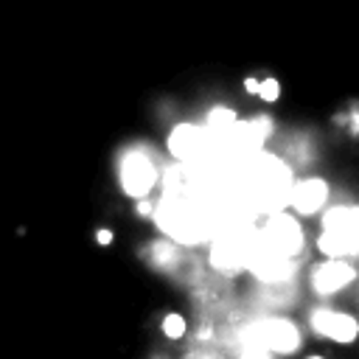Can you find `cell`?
Masks as SVG:
<instances>
[{
  "instance_id": "6da1fadb",
  "label": "cell",
  "mask_w": 359,
  "mask_h": 359,
  "mask_svg": "<svg viewBox=\"0 0 359 359\" xmlns=\"http://www.w3.org/2000/svg\"><path fill=\"white\" fill-rule=\"evenodd\" d=\"M154 222L174 244H202L210 241L222 227V205L213 196L199 194H163L154 202Z\"/></svg>"
},
{
  "instance_id": "7a4b0ae2",
  "label": "cell",
  "mask_w": 359,
  "mask_h": 359,
  "mask_svg": "<svg viewBox=\"0 0 359 359\" xmlns=\"http://www.w3.org/2000/svg\"><path fill=\"white\" fill-rule=\"evenodd\" d=\"M255 241H258V224H224L210 238V266L224 275L247 269Z\"/></svg>"
},
{
  "instance_id": "3957f363",
  "label": "cell",
  "mask_w": 359,
  "mask_h": 359,
  "mask_svg": "<svg viewBox=\"0 0 359 359\" xmlns=\"http://www.w3.org/2000/svg\"><path fill=\"white\" fill-rule=\"evenodd\" d=\"M238 342L244 351L261 353H294L300 348V331L286 317H261L241 328Z\"/></svg>"
},
{
  "instance_id": "277c9868",
  "label": "cell",
  "mask_w": 359,
  "mask_h": 359,
  "mask_svg": "<svg viewBox=\"0 0 359 359\" xmlns=\"http://www.w3.org/2000/svg\"><path fill=\"white\" fill-rule=\"evenodd\" d=\"M118 180L126 196L146 199L160 182V171H157L154 157L146 149H129L118 160Z\"/></svg>"
},
{
  "instance_id": "5b68a950",
  "label": "cell",
  "mask_w": 359,
  "mask_h": 359,
  "mask_svg": "<svg viewBox=\"0 0 359 359\" xmlns=\"http://www.w3.org/2000/svg\"><path fill=\"white\" fill-rule=\"evenodd\" d=\"M258 241H261L266 250H272L275 255H283V258H292V261H294V258L300 255V250H303L306 236H303L300 222H297L292 213L280 210V213L266 216V219L258 224Z\"/></svg>"
},
{
  "instance_id": "8992f818",
  "label": "cell",
  "mask_w": 359,
  "mask_h": 359,
  "mask_svg": "<svg viewBox=\"0 0 359 359\" xmlns=\"http://www.w3.org/2000/svg\"><path fill=\"white\" fill-rule=\"evenodd\" d=\"M247 269L261 280V283H286L292 275H294V261L292 258H283V255H275L272 250H266L261 241H255V250L247 261Z\"/></svg>"
},
{
  "instance_id": "52a82bcc",
  "label": "cell",
  "mask_w": 359,
  "mask_h": 359,
  "mask_svg": "<svg viewBox=\"0 0 359 359\" xmlns=\"http://www.w3.org/2000/svg\"><path fill=\"white\" fill-rule=\"evenodd\" d=\"M328 182L323 177H303V180H294V188H292V196H289V208L297 213V216H314L325 208L328 202Z\"/></svg>"
},
{
  "instance_id": "ba28073f",
  "label": "cell",
  "mask_w": 359,
  "mask_h": 359,
  "mask_svg": "<svg viewBox=\"0 0 359 359\" xmlns=\"http://www.w3.org/2000/svg\"><path fill=\"white\" fill-rule=\"evenodd\" d=\"M311 328H314V334L328 337L334 342H353L359 334L356 317H351L345 311H331V309L311 311Z\"/></svg>"
},
{
  "instance_id": "9c48e42d",
  "label": "cell",
  "mask_w": 359,
  "mask_h": 359,
  "mask_svg": "<svg viewBox=\"0 0 359 359\" xmlns=\"http://www.w3.org/2000/svg\"><path fill=\"white\" fill-rule=\"evenodd\" d=\"M356 278V269L348 264V261H323L320 266H314L311 272V286L317 294H334L339 289H345L351 280Z\"/></svg>"
},
{
  "instance_id": "30bf717a",
  "label": "cell",
  "mask_w": 359,
  "mask_h": 359,
  "mask_svg": "<svg viewBox=\"0 0 359 359\" xmlns=\"http://www.w3.org/2000/svg\"><path fill=\"white\" fill-rule=\"evenodd\" d=\"M323 233H337L359 244V205H331L323 213Z\"/></svg>"
},
{
  "instance_id": "8fae6325",
  "label": "cell",
  "mask_w": 359,
  "mask_h": 359,
  "mask_svg": "<svg viewBox=\"0 0 359 359\" xmlns=\"http://www.w3.org/2000/svg\"><path fill=\"white\" fill-rule=\"evenodd\" d=\"M236 121H238V115H236V109H230V107H213V109L205 115V126H208L213 135H224Z\"/></svg>"
},
{
  "instance_id": "7c38bea8",
  "label": "cell",
  "mask_w": 359,
  "mask_h": 359,
  "mask_svg": "<svg viewBox=\"0 0 359 359\" xmlns=\"http://www.w3.org/2000/svg\"><path fill=\"white\" fill-rule=\"evenodd\" d=\"M163 334H165L168 339H180V337L185 334V317H180V314H165V317H163Z\"/></svg>"
},
{
  "instance_id": "4fadbf2b",
  "label": "cell",
  "mask_w": 359,
  "mask_h": 359,
  "mask_svg": "<svg viewBox=\"0 0 359 359\" xmlns=\"http://www.w3.org/2000/svg\"><path fill=\"white\" fill-rule=\"evenodd\" d=\"M258 98H264L266 104L278 101V98H280V84H278V79H264V81L258 84Z\"/></svg>"
},
{
  "instance_id": "5bb4252c",
  "label": "cell",
  "mask_w": 359,
  "mask_h": 359,
  "mask_svg": "<svg viewBox=\"0 0 359 359\" xmlns=\"http://www.w3.org/2000/svg\"><path fill=\"white\" fill-rule=\"evenodd\" d=\"M238 359H272L269 353H261V351H241Z\"/></svg>"
},
{
  "instance_id": "9a60e30c",
  "label": "cell",
  "mask_w": 359,
  "mask_h": 359,
  "mask_svg": "<svg viewBox=\"0 0 359 359\" xmlns=\"http://www.w3.org/2000/svg\"><path fill=\"white\" fill-rule=\"evenodd\" d=\"M258 84H261V81H255V79H247V81H244L247 93H252V95H258Z\"/></svg>"
},
{
  "instance_id": "2e32d148",
  "label": "cell",
  "mask_w": 359,
  "mask_h": 359,
  "mask_svg": "<svg viewBox=\"0 0 359 359\" xmlns=\"http://www.w3.org/2000/svg\"><path fill=\"white\" fill-rule=\"evenodd\" d=\"M98 241H101V244H109V241H112V233H109V230H101V233H98Z\"/></svg>"
},
{
  "instance_id": "e0dca14e",
  "label": "cell",
  "mask_w": 359,
  "mask_h": 359,
  "mask_svg": "<svg viewBox=\"0 0 359 359\" xmlns=\"http://www.w3.org/2000/svg\"><path fill=\"white\" fill-rule=\"evenodd\" d=\"M199 359H213V356H199Z\"/></svg>"
},
{
  "instance_id": "ac0fdd59",
  "label": "cell",
  "mask_w": 359,
  "mask_h": 359,
  "mask_svg": "<svg viewBox=\"0 0 359 359\" xmlns=\"http://www.w3.org/2000/svg\"><path fill=\"white\" fill-rule=\"evenodd\" d=\"M309 359H323V356H309Z\"/></svg>"
}]
</instances>
